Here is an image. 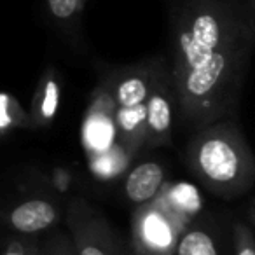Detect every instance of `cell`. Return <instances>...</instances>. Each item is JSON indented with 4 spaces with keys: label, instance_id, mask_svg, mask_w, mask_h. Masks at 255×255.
Masks as SVG:
<instances>
[{
    "label": "cell",
    "instance_id": "cell-20",
    "mask_svg": "<svg viewBox=\"0 0 255 255\" xmlns=\"http://www.w3.org/2000/svg\"><path fill=\"white\" fill-rule=\"evenodd\" d=\"M248 4H250L252 12H254V16H255V0H248Z\"/></svg>",
    "mask_w": 255,
    "mask_h": 255
},
{
    "label": "cell",
    "instance_id": "cell-13",
    "mask_svg": "<svg viewBox=\"0 0 255 255\" xmlns=\"http://www.w3.org/2000/svg\"><path fill=\"white\" fill-rule=\"evenodd\" d=\"M32 126V117L21 107L19 100L12 93L0 95V135L7 138L16 129H28Z\"/></svg>",
    "mask_w": 255,
    "mask_h": 255
},
{
    "label": "cell",
    "instance_id": "cell-19",
    "mask_svg": "<svg viewBox=\"0 0 255 255\" xmlns=\"http://www.w3.org/2000/svg\"><path fill=\"white\" fill-rule=\"evenodd\" d=\"M248 215H250L252 224H254V226H255V199H254V201H252L250 210H248Z\"/></svg>",
    "mask_w": 255,
    "mask_h": 255
},
{
    "label": "cell",
    "instance_id": "cell-17",
    "mask_svg": "<svg viewBox=\"0 0 255 255\" xmlns=\"http://www.w3.org/2000/svg\"><path fill=\"white\" fill-rule=\"evenodd\" d=\"M70 171H67L65 168H54L53 170V184L60 191H67L70 185Z\"/></svg>",
    "mask_w": 255,
    "mask_h": 255
},
{
    "label": "cell",
    "instance_id": "cell-1",
    "mask_svg": "<svg viewBox=\"0 0 255 255\" xmlns=\"http://www.w3.org/2000/svg\"><path fill=\"white\" fill-rule=\"evenodd\" d=\"M171 77L189 128L231 119L255 49L248 0H171Z\"/></svg>",
    "mask_w": 255,
    "mask_h": 255
},
{
    "label": "cell",
    "instance_id": "cell-22",
    "mask_svg": "<svg viewBox=\"0 0 255 255\" xmlns=\"http://www.w3.org/2000/svg\"><path fill=\"white\" fill-rule=\"evenodd\" d=\"M82 2H84V4H86V2H88V0H82Z\"/></svg>",
    "mask_w": 255,
    "mask_h": 255
},
{
    "label": "cell",
    "instance_id": "cell-9",
    "mask_svg": "<svg viewBox=\"0 0 255 255\" xmlns=\"http://www.w3.org/2000/svg\"><path fill=\"white\" fill-rule=\"evenodd\" d=\"M61 102V84L58 72L49 67L37 82L35 93H33L32 107H30V117H32V126L49 128L53 121L56 119L58 110Z\"/></svg>",
    "mask_w": 255,
    "mask_h": 255
},
{
    "label": "cell",
    "instance_id": "cell-3",
    "mask_svg": "<svg viewBox=\"0 0 255 255\" xmlns=\"http://www.w3.org/2000/svg\"><path fill=\"white\" fill-rule=\"evenodd\" d=\"M117 103L109 75L93 89L81 124V145L88 159L109 152L119 143Z\"/></svg>",
    "mask_w": 255,
    "mask_h": 255
},
{
    "label": "cell",
    "instance_id": "cell-5",
    "mask_svg": "<svg viewBox=\"0 0 255 255\" xmlns=\"http://www.w3.org/2000/svg\"><path fill=\"white\" fill-rule=\"evenodd\" d=\"M68 227L77 255H119L123 250L107 220L84 199L68 205Z\"/></svg>",
    "mask_w": 255,
    "mask_h": 255
},
{
    "label": "cell",
    "instance_id": "cell-18",
    "mask_svg": "<svg viewBox=\"0 0 255 255\" xmlns=\"http://www.w3.org/2000/svg\"><path fill=\"white\" fill-rule=\"evenodd\" d=\"M19 255H46V250H37L35 247H28V248H23L21 252H19Z\"/></svg>",
    "mask_w": 255,
    "mask_h": 255
},
{
    "label": "cell",
    "instance_id": "cell-14",
    "mask_svg": "<svg viewBox=\"0 0 255 255\" xmlns=\"http://www.w3.org/2000/svg\"><path fill=\"white\" fill-rule=\"evenodd\" d=\"M46 7L54 25L60 26L63 32L72 33L77 28L86 4L82 0H46Z\"/></svg>",
    "mask_w": 255,
    "mask_h": 255
},
{
    "label": "cell",
    "instance_id": "cell-2",
    "mask_svg": "<svg viewBox=\"0 0 255 255\" xmlns=\"http://www.w3.org/2000/svg\"><path fill=\"white\" fill-rule=\"evenodd\" d=\"M185 163L219 198H238L255 184V154L233 119L196 129L185 147Z\"/></svg>",
    "mask_w": 255,
    "mask_h": 255
},
{
    "label": "cell",
    "instance_id": "cell-16",
    "mask_svg": "<svg viewBox=\"0 0 255 255\" xmlns=\"http://www.w3.org/2000/svg\"><path fill=\"white\" fill-rule=\"evenodd\" d=\"M46 255H77L74 247L72 236H65V234H54L46 245Z\"/></svg>",
    "mask_w": 255,
    "mask_h": 255
},
{
    "label": "cell",
    "instance_id": "cell-8",
    "mask_svg": "<svg viewBox=\"0 0 255 255\" xmlns=\"http://www.w3.org/2000/svg\"><path fill=\"white\" fill-rule=\"evenodd\" d=\"M60 219V208L46 198L25 199L9 212L7 222L19 234H35L49 229Z\"/></svg>",
    "mask_w": 255,
    "mask_h": 255
},
{
    "label": "cell",
    "instance_id": "cell-7",
    "mask_svg": "<svg viewBox=\"0 0 255 255\" xmlns=\"http://www.w3.org/2000/svg\"><path fill=\"white\" fill-rule=\"evenodd\" d=\"M166 185V171L156 161H145L133 166L124 177V196L133 205L143 206L154 201Z\"/></svg>",
    "mask_w": 255,
    "mask_h": 255
},
{
    "label": "cell",
    "instance_id": "cell-11",
    "mask_svg": "<svg viewBox=\"0 0 255 255\" xmlns=\"http://www.w3.org/2000/svg\"><path fill=\"white\" fill-rule=\"evenodd\" d=\"M135 157V152H131L123 142H119L109 152L102 154L98 157H93V159H88V166L96 180L112 182L131 170V163Z\"/></svg>",
    "mask_w": 255,
    "mask_h": 255
},
{
    "label": "cell",
    "instance_id": "cell-21",
    "mask_svg": "<svg viewBox=\"0 0 255 255\" xmlns=\"http://www.w3.org/2000/svg\"><path fill=\"white\" fill-rule=\"evenodd\" d=\"M119 255H128V252L126 250H124V248H123V250H121V254Z\"/></svg>",
    "mask_w": 255,
    "mask_h": 255
},
{
    "label": "cell",
    "instance_id": "cell-12",
    "mask_svg": "<svg viewBox=\"0 0 255 255\" xmlns=\"http://www.w3.org/2000/svg\"><path fill=\"white\" fill-rule=\"evenodd\" d=\"M177 255H220V248L210 227L192 224L180 233L175 245Z\"/></svg>",
    "mask_w": 255,
    "mask_h": 255
},
{
    "label": "cell",
    "instance_id": "cell-10",
    "mask_svg": "<svg viewBox=\"0 0 255 255\" xmlns=\"http://www.w3.org/2000/svg\"><path fill=\"white\" fill-rule=\"evenodd\" d=\"M117 126L121 142L131 152L138 154L147 147V103L138 107H117Z\"/></svg>",
    "mask_w": 255,
    "mask_h": 255
},
{
    "label": "cell",
    "instance_id": "cell-6",
    "mask_svg": "<svg viewBox=\"0 0 255 255\" xmlns=\"http://www.w3.org/2000/svg\"><path fill=\"white\" fill-rule=\"evenodd\" d=\"M154 60L145 63L129 65L109 74L112 84L114 98L117 107H138L145 105L150 93Z\"/></svg>",
    "mask_w": 255,
    "mask_h": 255
},
{
    "label": "cell",
    "instance_id": "cell-15",
    "mask_svg": "<svg viewBox=\"0 0 255 255\" xmlns=\"http://www.w3.org/2000/svg\"><path fill=\"white\" fill-rule=\"evenodd\" d=\"M233 245L234 255H255V236L247 224H233Z\"/></svg>",
    "mask_w": 255,
    "mask_h": 255
},
{
    "label": "cell",
    "instance_id": "cell-4",
    "mask_svg": "<svg viewBox=\"0 0 255 255\" xmlns=\"http://www.w3.org/2000/svg\"><path fill=\"white\" fill-rule=\"evenodd\" d=\"M177 107L171 68L163 58L154 60L150 93L147 98V149H156L171 143L173 112Z\"/></svg>",
    "mask_w": 255,
    "mask_h": 255
}]
</instances>
